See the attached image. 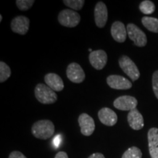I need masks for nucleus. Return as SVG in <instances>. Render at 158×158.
<instances>
[{
    "instance_id": "9",
    "label": "nucleus",
    "mask_w": 158,
    "mask_h": 158,
    "mask_svg": "<svg viewBox=\"0 0 158 158\" xmlns=\"http://www.w3.org/2000/svg\"><path fill=\"white\" fill-rule=\"evenodd\" d=\"M106 81L108 86L114 89H129L133 86L128 79L118 75H110L106 79Z\"/></svg>"
},
{
    "instance_id": "4",
    "label": "nucleus",
    "mask_w": 158,
    "mask_h": 158,
    "mask_svg": "<svg viewBox=\"0 0 158 158\" xmlns=\"http://www.w3.org/2000/svg\"><path fill=\"white\" fill-rule=\"evenodd\" d=\"M118 64L124 73L127 75L133 81L138 80L140 77V72L138 67L127 56H122L118 59Z\"/></svg>"
},
{
    "instance_id": "2",
    "label": "nucleus",
    "mask_w": 158,
    "mask_h": 158,
    "mask_svg": "<svg viewBox=\"0 0 158 158\" xmlns=\"http://www.w3.org/2000/svg\"><path fill=\"white\" fill-rule=\"evenodd\" d=\"M35 98L42 104H53L57 100L56 92L44 84H38L35 89Z\"/></svg>"
},
{
    "instance_id": "22",
    "label": "nucleus",
    "mask_w": 158,
    "mask_h": 158,
    "mask_svg": "<svg viewBox=\"0 0 158 158\" xmlns=\"http://www.w3.org/2000/svg\"><path fill=\"white\" fill-rule=\"evenodd\" d=\"M63 3L71 9L75 10H80L84 7V0H63Z\"/></svg>"
},
{
    "instance_id": "25",
    "label": "nucleus",
    "mask_w": 158,
    "mask_h": 158,
    "mask_svg": "<svg viewBox=\"0 0 158 158\" xmlns=\"http://www.w3.org/2000/svg\"><path fill=\"white\" fill-rule=\"evenodd\" d=\"M9 158H27V157L19 151L12 152L10 155H9Z\"/></svg>"
},
{
    "instance_id": "26",
    "label": "nucleus",
    "mask_w": 158,
    "mask_h": 158,
    "mask_svg": "<svg viewBox=\"0 0 158 158\" xmlns=\"http://www.w3.org/2000/svg\"><path fill=\"white\" fill-rule=\"evenodd\" d=\"M54 158H68V156L64 152H59L56 154Z\"/></svg>"
},
{
    "instance_id": "5",
    "label": "nucleus",
    "mask_w": 158,
    "mask_h": 158,
    "mask_svg": "<svg viewBox=\"0 0 158 158\" xmlns=\"http://www.w3.org/2000/svg\"><path fill=\"white\" fill-rule=\"evenodd\" d=\"M127 31L129 38L136 46L143 47L147 45V35L139 27L134 23H129L127 26Z\"/></svg>"
},
{
    "instance_id": "7",
    "label": "nucleus",
    "mask_w": 158,
    "mask_h": 158,
    "mask_svg": "<svg viewBox=\"0 0 158 158\" xmlns=\"http://www.w3.org/2000/svg\"><path fill=\"white\" fill-rule=\"evenodd\" d=\"M138 100L134 97L123 95L118 97L114 100V106L116 109L121 110H132L136 108Z\"/></svg>"
},
{
    "instance_id": "27",
    "label": "nucleus",
    "mask_w": 158,
    "mask_h": 158,
    "mask_svg": "<svg viewBox=\"0 0 158 158\" xmlns=\"http://www.w3.org/2000/svg\"><path fill=\"white\" fill-rule=\"evenodd\" d=\"M88 158H105V157L101 153H94L90 155Z\"/></svg>"
},
{
    "instance_id": "10",
    "label": "nucleus",
    "mask_w": 158,
    "mask_h": 158,
    "mask_svg": "<svg viewBox=\"0 0 158 158\" xmlns=\"http://www.w3.org/2000/svg\"><path fill=\"white\" fill-rule=\"evenodd\" d=\"M30 21L24 15H18L12 20L10 26L13 32L24 35L27 33L29 29Z\"/></svg>"
},
{
    "instance_id": "19",
    "label": "nucleus",
    "mask_w": 158,
    "mask_h": 158,
    "mask_svg": "<svg viewBox=\"0 0 158 158\" xmlns=\"http://www.w3.org/2000/svg\"><path fill=\"white\" fill-rule=\"evenodd\" d=\"M139 9L143 14L149 15L155 12V5L152 2L149 1V0H144L140 4Z\"/></svg>"
},
{
    "instance_id": "23",
    "label": "nucleus",
    "mask_w": 158,
    "mask_h": 158,
    "mask_svg": "<svg viewBox=\"0 0 158 158\" xmlns=\"http://www.w3.org/2000/svg\"><path fill=\"white\" fill-rule=\"evenodd\" d=\"M15 3L20 10L27 11L32 7L35 1L34 0H16Z\"/></svg>"
},
{
    "instance_id": "1",
    "label": "nucleus",
    "mask_w": 158,
    "mask_h": 158,
    "mask_svg": "<svg viewBox=\"0 0 158 158\" xmlns=\"http://www.w3.org/2000/svg\"><path fill=\"white\" fill-rule=\"evenodd\" d=\"M55 132L54 124L48 119L39 120L33 124L31 133L35 138L46 140L52 137Z\"/></svg>"
},
{
    "instance_id": "13",
    "label": "nucleus",
    "mask_w": 158,
    "mask_h": 158,
    "mask_svg": "<svg viewBox=\"0 0 158 158\" xmlns=\"http://www.w3.org/2000/svg\"><path fill=\"white\" fill-rule=\"evenodd\" d=\"M98 118L102 124L108 127L115 125L118 121L116 114L109 108H102L99 110Z\"/></svg>"
},
{
    "instance_id": "16",
    "label": "nucleus",
    "mask_w": 158,
    "mask_h": 158,
    "mask_svg": "<svg viewBox=\"0 0 158 158\" xmlns=\"http://www.w3.org/2000/svg\"><path fill=\"white\" fill-rule=\"evenodd\" d=\"M127 121L130 127L135 130H141L144 126L143 116L137 108H134L129 112L127 115Z\"/></svg>"
},
{
    "instance_id": "28",
    "label": "nucleus",
    "mask_w": 158,
    "mask_h": 158,
    "mask_svg": "<svg viewBox=\"0 0 158 158\" xmlns=\"http://www.w3.org/2000/svg\"><path fill=\"white\" fill-rule=\"evenodd\" d=\"M54 143H55V145H56V147H58V145H59V136H58V137L55 138V140H54Z\"/></svg>"
},
{
    "instance_id": "3",
    "label": "nucleus",
    "mask_w": 158,
    "mask_h": 158,
    "mask_svg": "<svg viewBox=\"0 0 158 158\" xmlns=\"http://www.w3.org/2000/svg\"><path fill=\"white\" fill-rule=\"evenodd\" d=\"M58 21L61 25L70 28H73L79 24L81 16L73 10H63L59 13Z\"/></svg>"
},
{
    "instance_id": "14",
    "label": "nucleus",
    "mask_w": 158,
    "mask_h": 158,
    "mask_svg": "<svg viewBox=\"0 0 158 158\" xmlns=\"http://www.w3.org/2000/svg\"><path fill=\"white\" fill-rule=\"evenodd\" d=\"M111 36L118 43H124L127 37V31L124 24L121 21H115L110 28Z\"/></svg>"
},
{
    "instance_id": "29",
    "label": "nucleus",
    "mask_w": 158,
    "mask_h": 158,
    "mask_svg": "<svg viewBox=\"0 0 158 158\" xmlns=\"http://www.w3.org/2000/svg\"><path fill=\"white\" fill-rule=\"evenodd\" d=\"M2 21V15H0V22H1V21Z\"/></svg>"
},
{
    "instance_id": "20",
    "label": "nucleus",
    "mask_w": 158,
    "mask_h": 158,
    "mask_svg": "<svg viewBox=\"0 0 158 158\" xmlns=\"http://www.w3.org/2000/svg\"><path fill=\"white\" fill-rule=\"evenodd\" d=\"M11 76V70L5 62H0V82L6 81Z\"/></svg>"
},
{
    "instance_id": "8",
    "label": "nucleus",
    "mask_w": 158,
    "mask_h": 158,
    "mask_svg": "<svg viewBox=\"0 0 158 158\" xmlns=\"http://www.w3.org/2000/svg\"><path fill=\"white\" fill-rule=\"evenodd\" d=\"M90 64L96 70H100L103 69L107 64L108 56L103 50H97L90 53L89 56Z\"/></svg>"
},
{
    "instance_id": "6",
    "label": "nucleus",
    "mask_w": 158,
    "mask_h": 158,
    "mask_svg": "<svg viewBox=\"0 0 158 158\" xmlns=\"http://www.w3.org/2000/svg\"><path fill=\"white\" fill-rule=\"evenodd\" d=\"M66 73L69 80L76 84L83 82L86 77L84 71L81 65L76 62H72L68 65Z\"/></svg>"
},
{
    "instance_id": "21",
    "label": "nucleus",
    "mask_w": 158,
    "mask_h": 158,
    "mask_svg": "<svg viewBox=\"0 0 158 158\" xmlns=\"http://www.w3.org/2000/svg\"><path fill=\"white\" fill-rule=\"evenodd\" d=\"M142 152L138 147H132L124 152L122 158H141Z\"/></svg>"
},
{
    "instance_id": "17",
    "label": "nucleus",
    "mask_w": 158,
    "mask_h": 158,
    "mask_svg": "<svg viewBox=\"0 0 158 158\" xmlns=\"http://www.w3.org/2000/svg\"><path fill=\"white\" fill-rule=\"evenodd\" d=\"M44 80L47 86H48L54 92H61L64 89V82L62 78L56 73H50L46 74Z\"/></svg>"
},
{
    "instance_id": "11",
    "label": "nucleus",
    "mask_w": 158,
    "mask_h": 158,
    "mask_svg": "<svg viewBox=\"0 0 158 158\" xmlns=\"http://www.w3.org/2000/svg\"><path fill=\"white\" fill-rule=\"evenodd\" d=\"M78 124L81 127V132L84 135H92L95 130V123L93 118L87 114H82L78 117Z\"/></svg>"
},
{
    "instance_id": "15",
    "label": "nucleus",
    "mask_w": 158,
    "mask_h": 158,
    "mask_svg": "<svg viewBox=\"0 0 158 158\" xmlns=\"http://www.w3.org/2000/svg\"><path fill=\"white\" fill-rule=\"evenodd\" d=\"M149 154L152 158H158V128L152 127L148 132Z\"/></svg>"
},
{
    "instance_id": "18",
    "label": "nucleus",
    "mask_w": 158,
    "mask_h": 158,
    "mask_svg": "<svg viewBox=\"0 0 158 158\" xmlns=\"http://www.w3.org/2000/svg\"><path fill=\"white\" fill-rule=\"evenodd\" d=\"M142 23L146 29L152 32L158 33V19L156 18L144 16L142 18Z\"/></svg>"
},
{
    "instance_id": "12",
    "label": "nucleus",
    "mask_w": 158,
    "mask_h": 158,
    "mask_svg": "<svg viewBox=\"0 0 158 158\" xmlns=\"http://www.w3.org/2000/svg\"><path fill=\"white\" fill-rule=\"evenodd\" d=\"M108 9L106 4L99 2L94 7V21L99 28H103L108 21Z\"/></svg>"
},
{
    "instance_id": "24",
    "label": "nucleus",
    "mask_w": 158,
    "mask_h": 158,
    "mask_svg": "<svg viewBox=\"0 0 158 158\" xmlns=\"http://www.w3.org/2000/svg\"><path fill=\"white\" fill-rule=\"evenodd\" d=\"M152 88L155 97L158 99V70H156L153 73Z\"/></svg>"
}]
</instances>
